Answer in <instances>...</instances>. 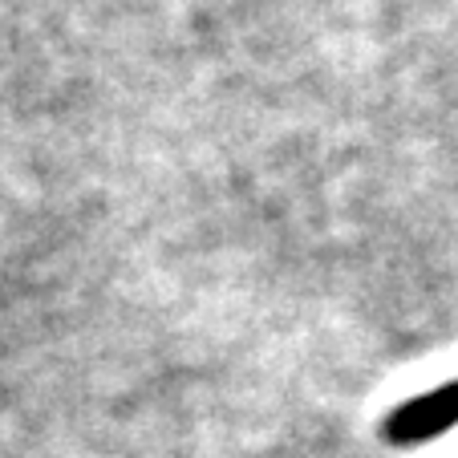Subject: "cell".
<instances>
[{"mask_svg": "<svg viewBox=\"0 0 458 458\" xmlns=\"http://www.w3.org/2000/svg\"><path fill=\"white\" fill-rule=\"evenodd\" d=\"M450 426H458V377L438 389H426V394H418V398H410V402H402V406L386 418L381 434H386L394 446H414V442L446 434Z\"/></svg>", "mask_w": 458, "mask_h": 458, "instance_id": "obj_1", "label": "cell"}]
</instances>
